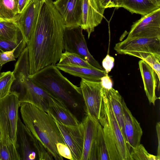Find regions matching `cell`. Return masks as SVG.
<instances>
[{"mask_svg":"<svg viewBox=\"0 0 160 160\" xmlns=\"http://www.w3.org/2000/svg\"><path fill=\"white\" fill-rule=\"evenodd\" d=\"M34 149L37 153L38 160H52L53 158L43 144L35 138L27 128Z\"/></svg>","mask_w":160,"mask_h":160,"instance_id":"30","label":"cell"},{"mask_svg":"<svg viewBox=\"0 0 160 160\" xmlns=\"http://www.w3.org/2000/svg\"><path fill=\"white\" fill-rule=\"evenodd\" d=\"M153 3L160 7V0H150Z\"/></svg>","mask_w":160,"mask_h":160,"instance_id":"40","label":"cell"},{"mask_svg":"<svg viewBox=\"0 0 160 160\" xmlns=\"http://www.w3.org/2000/svg\"><path fill=\"white\" fill-rule=\"evenodd\" d=\"M53 3L64 21L65 27L80 26L82 0H56Z\"/></svg>","mask_w":160,"mask_h":160,"instance_id":"14","label":"cell"},{"mask_svg":"<svg viewBox=\"0 0 160 160\" xmlns=\"http://www.w3.org/2000/svg\"><path fill=\"white\" fill-rule=\"evenodd\" d=\"M18 87L20 103H31L48 113L49 112V105L59 99L35 84L28 75L19 78Z\"/></svg>","mask_w":160,"mask_h":160,"instance_id":"5","label":"cell"},{"mask_svg":"<svg viewBox=\"0 0 160 160\" xmlns=\"http://www.w3.org/2000/svg\"><path fill=\"white\" fill-rule=\"evenodd\" d=\"M53 118L63 137L65 144L70 150L72 160H81L83 147L82 122L76 126H67Z\"/></svg>","mask_w":160,"mask_h":160,"instance_id":"10","label":"cell"},{"mask_svg":"<svg viewBox=\"0 0 160 160\" xmlns=\"http://www.w3.org/2000/svg\"><path fill=\"white\" fill-rule=\"evenodd\" d=\"M156 130L157 134L158 145L157 149L158 156L160 157V122H158L156 125Z\"/></svg>","mask_w":160,"mask_h":160,"instance_id":"39","label":"cell"},{"mask_svg":"<svg viewBox=\"0 0 160 160\" xmlns=\"http://www.w3.org/2000/svg\"><path fill=\"white\" fill-rule=\"evenodd\" d=\"M43 1V0H32L15 18L26 44L34 30Z\"/></svg>","mask_w":160,"mask_h":160,"instance_id":"12","label":"cell"},{"mask_svg":"<svg viewBox=\"0 0 160 160\" xmlns=\"http://www.w3.org/2000/svg\"><path fill=\"white\" fill-rule=\"evenodd\" d=\"M57 148L58 152L62 157L72 160L70 150L65 144L61 143H58L57 145Z\"/></svg>","mask_w":160,"mask_h":160,"instance_id":"33","label":"cell"},{"mask_svg":"<svg viewBox=\"0 0 160 160\" xmlns=\"http://www.w3.org/2000/svg\"><path fill=\"white\" fill-rule=\"evenodd\" d=\"M59 61L58 63L59 64L73 65L97 68L77 54L66 51L62 53Z\"/></svg>","mask_w":160,"mask_h":160,"instance_id":"26","label":"cell"},{"mask_svg":"<svg viewBox=\"0 0 160 160\" xmlns=\"http://www.w3.org/2000/svg\"><path fill=\"white\" fill-rule=\"evenodd\" d=\"M48 113L66 125L76 126L80 123L65 104L60 99L54 101L49 105Z\"/></svg>","mask_w":160,"mask_h":160,"instance_id":"21","label":"cell"},{"mask_svg":"<svg viewBox=\"0 0 160 160\" xmlns=\"http://www.w3.org/2000/svg\"><path fill=\"white\" fill-rule=\"evenodd\" d=\"M138 64L146 96L150 104L154 105L156 101L160 99L156 94L157 75L152 68L144 60L139 61Z\"/></svg>","mask_w":160,"mask_h":160,"instance_id":"17","label":"cell"},{"mask_svg":"<svg viewBox=\"0 0 160 160\" xmlns=\"http://www.w3.org/2000/svg\"><path fill=\"white\" fill-rule=\"evenodd\" d=\"M3 52V51H2V50L0 49V52ZM2 66H1V65H0V74L1 73V69H2Z\"/></svg>","mask_w":160,"mask_h":160,"instance_id":"41","label":"cell"},{"mask_svg":"<svg viewBox=\"0 0 160 160\" xmlns=\"http://www.w3.org/2000/svg\"><path fill=\"white\" fill-rule=\"evenodd\" d=\"M19 94L10 91L9 94L0 100V143H13L16 148L18 122L21 103Z\"/></svg>","mask_w":160,"mask_h":160,"instance_id":"4","label":"cell"},{"mask_svg":"<svg viewBox=\"0 0 160 160\" xmlns=\"http://www.w3.org/2000/svg\"><path fill=\"white\" fill-rule=\"evenodd\" d=\"M16 145L21 160H38L27 129L20 116L18 122Z\"/></svg>","mask_w":160,"mask_h":160,"instance_id":"16","label":"cell"},{"mask_svg":"<svg viewBox=\"0 0 160 160\" xmlns=\"http://www.w3.org/2000/svg\"><path fill=\"white\" fill-rule=\"evenodd\" d=\"M160 38V8L134 22L127 38Z\"/></svg>","mask_w":160,"mask_h":160,"instance_id":"9","label":"cell"},{"mask_svg":"<svg viewBox=\"0 0 160 160\" xmlns=\"http://www.w3.org/2000/svg\"><path fill=\"white\" fill-rule=\"evenodd\" d=\"M105 8L99 0H82L81 22L80 27L86 31L89 39L95 28L101 23Z\"/></svg>","mask_w":160,"mask_h":160,"instance_id":"11","label":"cell"},{"mask_svg":"<svg viewBox=\"0 0 160 160\" xmlns=\"http://www.w3.org/2000/svg\"><path fill=\"white\" fill-rule=\"evenodd\" d=\"M17 47L22 50L25 48L19 44L0 39V49L3 52L11 50Z\"/></svg>","mask_w":160,"mask_h":160,"instance_id":"36","label":"cell"},{"mask_svg":"<svg viewBox=\"0 0 160 160\" xmlns=\"http://www.w3.org/2000/svg\"><path fill=\"white\" fill-rule=\"evenodd\" d=\"M122 105L125 132L130 152L140 144L142 131L140 123L132 114L123 98Z\"/></svg>","mask_w":160,"mask_h":160,"instance_id":"15","label":"cell"},{"mask_svg":"<svg viewBox=\"0 0 160 160\" xmlns=\"http://www.w3.org/2000/svg\"><path fill=\"white\" fill-rule=\"evenodd\" d=\"M4 20H3V19H2V18H0V21H3Z\"/></svg>","mask_w":160,"mask_h":160,"instance_id":"42","label":"cell"},{"mask_svg":"<svg viewBox=\"0 0 160 160\" xmlns=\"http://www.w3.org/2000/svg\"><path fill=\"white\" fill-rule=\"evenodd\" d=\"M80 87L87 115L98 121L104 92L101 82L81 78Z\"/></svg>","mask_w":160,"mask_h":160,"instance_id":"8","label":"cell"},{"mask_svg":"<svg viewBox=\"0 0 160 160\" xmlns=\"http://www.w3.org/2000/svg\"><path fill=\"white\" fill-rule=\"evenodd\" d=\"M15 18L0 21V39L25 48L26 43Z\"/></svg>","mask_w":160,"mask_h":160,"instance_id":"20","label":"cell"},{"mask_svg":"<svg viewBox=\"0 0 160 160\" xmlns=\"http://www.w3.org/2000/svg\"><path fill=\"white\" fill-rule=\"evenodd\" d=\"M153 69L159 83L160 79V55L149 54L144 60Z\"/></svg>","mask_w":160,"mask_h":160,"instance_id":"32","label":"cell"},{"mask_svg":"<svg viewBox=\"0 0 160 160\" xmlns=\"http://www.w3.org/2000/svg\"><path fill=\"white\" fill-rule=\"evenodd\" d=\"M20 112L22 122L32 135L43 144L53 158L62 160L57 145L65 144L55 120L49 114L28 102L21 103Z\"/></svg>","mask_w":160,"mask_h":160,"instance_id":"2","label":"cell"},{"mask_svg":"<svg viewBox=\"0 0 160 160\" xmlns=\"http://www.w3.org/2000/svg\"><path fill=\"white\" fill-rule=\"evenodd\" d=\"M132 160H160V157L149 154L143 145L140 144L130 152Z\"/></svg>","mask_w":160,"mask_h":160,"instance_id":"31","label":"cell"},{"mask_svg":"<svg viewBox=\"0 0 160 160\" xmlns=\"http://www.w3.org/2000/svg\"><path fill=\"white\" fill-rule=\"evenodd\" d=\"M95 144L98 154L99 160H110L102 127L100 123L95 140Z\"/></svg>","mask_w":160,"mask_h":160,"instance_id":"28","label":"cell"},{"mask_svg":"<svg viewBox=\"0 0 160 160\" xmlns=\"http://www.w3.org/2000/svg\"><path fill=\"white\" fill-rule=\"evenodd\" d=\"M65 24L52 0H43L34 30L27 46L29 74L58 61L64 48Z\"/></svg>","mask_w":160,"mask_h":160,"instance_id":"1","label":"cell"},{"mask_svg":"<svg viewBox=\"0 0 160 160\" xmlns=\"http://www.w3.org/2000/svg\"><path fill=\"white\" fill-rule=\"evenodd\" d=\"M120 54L128 55L144 60L149 54L160 55V38H126L114 48Z\"/></svg>","mask_w":160,"mask_h":160,"instance_id":"6","label":"cell"},{"mask_svg":"<svg viewBox=\"0 0 160 160\" xmlns=\"http://www.w3.org/2000/svg\"><path fill=\"white\" fill-rule=\"evenodd\" d=\"M32 0H18V8L19 14H21Z\"/></svg>","mask_w":160,"mask_h":160,"instance_id":"38","label":"cell"},{"mask_svg":"<svg viewBox=\"0 0 160 160\" xmlns=\"http://www.w3.org/2000/svg\"><path fill=\"white\" fill-rule=\"evenodd\" d=\"M114 61V58L108 54L103 59L102 62V67L105 70L106 74H108L113 68Z\"/></svg>","mask_w":160,"mask_h":160,"instance_id":"35","label":"cell"},{"mask_svg":"<svg viewBox=\"0 0 160 160\" xmlns=\"http://www.w3.org/2000/svg\"><path fill=\"white\" fill-rule=\"evenodd\" d=\"M0 134H1V133H0Z\"/></svg>","mask_w":160,"mask_h":160,"instance_id":"43","label":"cell"},{"mask_svg":"<svg viewBox=\"0 0 160 160\" xmlns=\"http://www.w3.org/2000/svg\"><path fill=\"white\" fill-rule=\"evenodd\" d=\"M98 121L102 127L110 160H121L107 115L102 103Z\"/></svg>","mask_w":160,"mask_h":160,"instance_id":"22","label":"cell"},{"mask_svg":"<svg viewBox=\"0 0 160 160\" xmlns=\"http://www.w3.org/2000/svg\"><path fill=\"white\" fill-rule=\"evenodd\" d=\"M15 80L13 72L8 71L0 74V100L9 93L12 84Z\"/></svg>","mask_w":160,"mask_h":160,"instance_id":"27","label":"cell"},{"mask_svg":"<svg viewBox=\"0 0 160 160\" xmlns=\"http://www.w3.org/2000/svg\"><path fill=\"white\" fill-rule=\"evenodd\" d=\"M102 104L107 115L121 160H132L128 142L114 114L104 90Z\"/></svg>","mask_w":160,"mask_h":160,"instance_id":"13","label":"cell"},{"mask_svg":"<svg viewBox=\"0 0 160 160\" xmlns=\"http://www.w3.org/2000/svg\"><path fill=\"white\" fill-rule=\"evenodd\" d=\"M82 30L80 26L65 27L63 34L64 49L79 56L95 68L105 70L89 52Z\"/></svg>","mask_w":160,"mask_h":160,"instance_id":"7","label":"cell"},{"mask_svg":"<svg viewBox=\"0 0 160 160\" xmlns=\"http://www.w3.org/2000/svg\"><path fill=\"white\" fill-rule=\"evenodd\" d=\"M29 77L35 84L61 100L67 106L75 109L79 108L78 101L83 99L80 87L64 76L56 65H48Z\"/></svg>","mask_w":160,"mask_h":160,"instance_id":"3","label":"cell"},{"mask_svg":"<svg viewBox=\"0 0 160 160\" xmlns=\"http://www.w3.org/2000/svg\"><path fill=\"white\" fill-rule=\"evenodd\" d=\"M18 0H0V18L4 20L14 19L19 14Z\"/></svg>","mask_w":160,"mask_h":160,"instance_id":"25","label":"cell"},{"mask_svg":"<svg viewBox=\"0 0 160 160\" xmlns=\"http://www.w3.org/2000/svg\"><path fill=\"white\" fill-rule=\"evenodd\" d=\"M0 160H21L17 149L13 144L0 143Z\"/></svg>","mask_w":160,"mask_h":160,"instance_id":"29","label":"cell"},{"mask_svg":"<svg viewBox=\"0 0 160 160\" xmlns=\"http://www.w3.org/2000/svg\"><path fill=\"white\" fill-rule=\"evenodd\" d=\"M104 89L114 114L127 141L124 128L123 112L122 105L123 98L118 91L112 87L108 90L104 88Z\"/></svg>","mask_w":160,"mask_h":160,"instance_id":"23","label":"cell"},{"mask_svg":"<svg viewBox=\"0 0 160 160\" xmlns=\"http://www.w3.org/2000/svg\"><path fill=\"white\" fill-rule=\"evenodd\" d=\"M101 82L102 87L105 89L108 90L112 87V82L108 74L101 78Z\"/></svg>","mask_w":160,"mask_h":160,"instance_id":"37","label":"cell"},{"mask_svg":"<svg viewBox=\"0 0 160 160\" xmlns=\"http://www.w3.org/2000/svg\"><path fill=\"white\" fill-rule=\"evenodd\" d=\"M59 70L75 77L93 81H101V78L106 74L105 70L85 67L62 64L56 65Z\"/></svg>","mask_w":160,"mask_h":160,"instance_id":"19","label":"cell"},{"mask_svg":"<svg viewBox=\"0 0 160 160\" xmlns=\"http://www.w3.org/2000/svg\"><path fill=\"white\" fill-rule=\"evenodd\" d=\"M102 7L108 8H119L122 7L124 0H99Z\"/></svg>","mask_w":160,"mask_h":160,"instance_id":"34","label":"cell"},{"mask_svg":"<svg viewBox=\"0 0 160 160\" xmlns=\"http://www.w3.org/2000/svg\"><path fill=\"white\" fill-rule=\"evenodd\" d=\"M122 7L132 13L139 14L142 16L160 8L150 0H124Z\"/></svg>","mask_w":160,"mask_h":160,"instance_id":"24","label":"cell"},{"mask_svg":"<svg viewBox=\"0 0 160 160\" xmlns=\"http://www.w3.org/2000/svg\"><path fill=\"white\" fill-rule=\"evenodd\" d=\"M83 131V147L81 160H88L90 150L98 133L99 122L93 117L87 115L82 121Z\"/></svg>","mask_w":160,"mask_h":160,"instance_id":"18","label":"cell"}]
</instances>
